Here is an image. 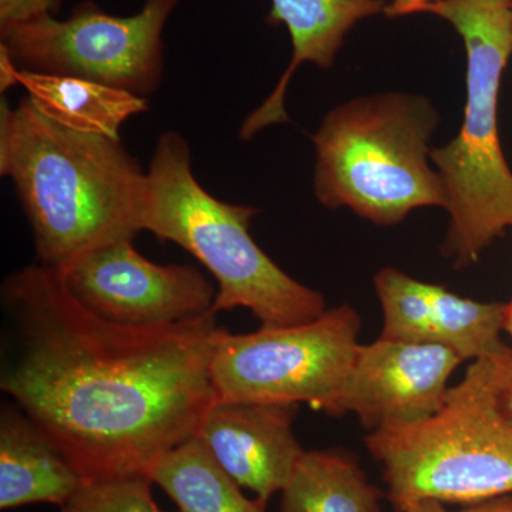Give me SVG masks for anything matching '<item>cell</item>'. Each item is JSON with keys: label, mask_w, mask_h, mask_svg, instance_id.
Masks as SVG:
<instances>
[{"label": "cell", "mask_w": 512, "mask_h": 512, "mask_svg": "<svg viewBox=\"0 0 512 512\" xmlns=\"http://www.w3.org/2000/svg\"><path fill=\"white\" fill-rule=\"evenodd\" d=\"M0 296L10 330L0 390L83 481L150 477L217 400V313L157 328L117 325L37 262L6 276Z\"/></svg>", "instance_id": "obj_1"}, {"label": "cell", "mask_w": 512, "mask_h": 512, "mask_svg": "<svg viewBox=\"0 0 512 512\" xmlns=\"http://www.w3.org/2000/svg\"><path fill=\"white\" fill-rule=\"evenodd\" d=\"M0 175L15 187L32 229L37 264L63 272L141 229L146 171L116 138L77 133L32 101L0 103Z\"/></svg>", "instance_id": "obj_2"}, {"label": "cell", "mask_w": 512, "mask_h": 512, "mask_svg": "<svg viewBox=\"0 0 512 512\" xmlns=\"http://www.w3.org/2000/svg\"><path fill=\"white\" fill-rule=\"evenodd\" d=\"M255 207L218 200L192 171L187 140L158 137L146 171L141 229L198 259L218 284L214 312L248 309L264 328L291 326L326 312L322 293L286 274L252 238Z\"/></svg>", "instance_id": "obj_3"}, {"label": "cell", "mask_w": 512, "mask_h": 512, "mask_svg": "<svg viewBox=\"0 0 512 512\" xmlns=\"http://www.w3.org/2000/svg\"><path fill=\"white\" fill-rule=\"evenodd\" d=\"M510 362H471L439 412L367 434L394 510L419 501L471 505L512 495V421L501 404Z\"/></svg>", "instance_id": "obj_4"}, {"label": "cell", "mask_w": 512, "mask_h": 512, "mask_svg": "<svg viewBox=\"0 0 512 512\" xmlns=\"http://www.w3.org/2000/svg\"><path fill=\"white\" fill-rule=\"evenodd\" d=\"M424 12L450 22L467 50L463 126L430 151L450 215L441 252L466 268L512 228V173L498 133L501 77L512 55V0H439Z\"/></svg>", "instance_id": "obj_5"}, {"label": "cell", "mask_w": 512, "mask_h": 512, "mask_svg": "<svg viewBox=\"0 0 512 512\" xmlns=\"http://www.w3.org/2000/svg\"><path fill=\"white\" fill-rule=\"evenodd\" d=\"M439 120L430 100L414 94H376L336 107L312 136L315 197L380 227L417 208H446V188L429 164Z\"/></svg>", "instance_id": "obj_6"}, {"label": "cell", "mask_w": 512, "mask_h": 512, "mask_svg": "<svg viewBox=\"0 0 512 512\" xmlns=\"http://www.w3.org/2000/svg\"><path fill=\"white\" fill-rule=\"evenodd\" d=\"M362 319L350 305L319 318L251 333L218 330L211 379L218 400L306 403L328 414L359 348Z\"/></svg>", "instance_id": "obj_7"}, {"label": "cell", "mask_w": 512, "mask_h": 512, "mask_svg": "<svg viewBox=\"0 0 512 512\" xmlns=\"http://www.w3.org/2000/svg\"><path fill=\"white\" fill-rule=\"evenodd\" d=\"M180 0H146L114 16L90 0L69 18L42 16L0 29V50L19 70L79 77L146 97L163 80V30Z\"/></svg>", "instance_id": "obj_8"}, {"label": "cell", "mask_w": 512, "mask_h": 512, "mask_svg": "<svg viewBox=\"0 0 512 512\" xmlns=\"http://www.w3.org/2000/svg\"><path fill=\"white\" fill-rule=\"evenodd\" d=\"M134 239L80 256L63 275L74 298L100 318L157 328L214 312L218 288L191 265H158L138 254Z\"/></svg>", "instance_id": "obj_9"}, {"label": "cell", "mask_w": 512, "mask_h": 512, "mask_svg": "<svg viewBox=\"0 0 512 512\" xmlns=\"http://www.w3.org/2000/svg\"><path fill=\"white\" fill-rule=\"evenodd\" d=\"M461 363L443 346L379 336L357 348L328 414H355L369 433L419 423L439 412Z\"/></svg>", "instance_id": "obj_10"}, {"label": "cell", "mask_w": 512, "mask_h": 512, "mask_svg": "<svg viewBox=\"0 0 512 512\" xmlns=\"http://www.w3.org/2000/svg\"><path fill=\"white\" fill-rule=\"evenodd\" d=\"M375 289L383 313L380 338L443 346L463 362L511 360L503 340L508 303L464 298L396 268L377 272Z\"/></svg>", "instance_id": "obj_11"}, {"label": "cell", "mask_w": 512, "mask_h": 512, "mask_svg": "<svg viewBox=\"0 0 512 512\" xmlns=\"http://www.w3.org/2000/svg\"><path fill=\"white\" fill-rule=\"evenodd\" d=\"M298 404L215 400L194 437L241 488L268 504L305 453L293 423Z\"/></svg>", "instance_id": "obj_12"}, {"label": "cell", "mask_w": 512, "mask_h": 512, "mask_svg": "<svg viewBox=\"0 0 512 512\" xmlns=\"http://www.w3.org/2000/svg\"><path fill=\"white\" fill-rule=\"evenodd\" d=\"M384 9L382 0H272L268 20L288 28L292 59L271 96L242 123L239 137L251 140L265 128L288 123L285 93L296 69L302 63L332 67L349 30Z\"/></svg>", "instance_id": "obj_13"}, {"label": "cell", "mask_w": 512, "mask_h": 512, "mask_svg": "<svg viewBox=\"0 0 512 512\" xmlns=\"http://www.w3.org/2000/svg\"><path fill=\"white\" fill-rule=\"evenodd\" d=\"M79 471L15 403L0 412V510L66 504L82 487Z\"/></svg>", "instance_id": "obj_14"}, {"label": "cell", "mask_w": 512, "mask_h": 512, "mask_svg": "<svg viewBox=\"0 0 512 512\" xmlns=\"http://www.w3.org/2000/svg\"><path fill=\"white\" fill-rule=\"evenodd\" d=\"M22 86L28 99L46 119L77 133L120 140L123 124L146 113V97L79 77L55 76L19 70L0 50L2 92Z\"/></svg>", "instance_id": "obj_15"}, {"label": "cell", "mask_w": 512, "mask_h": 512, "mask_svg": "<svg viewBox=\"0 0 512 512\" xmlns=\"http://www.w3.org/2000/svg\"><path fill=\"white\" fill-rule=\"evenodd\" d=\"M382 498L352 454L305 450L281 491V512H382Z\"/></svg>", "instance_id": "obj_16"}, {"label": "cell", "mask_w": 512, "mask_h": 512, "mask_svg": "<svg viewBox=\"0 0 512 512\" xmlns=\"http://www.w3.org/2000/svg\"><path fill=\"white\" fill-rule=\"evenodd\" d=\"M180 512H266L222 470L197 437L168 451L150 473Z\"/></svg>", "instance_id": "obj_17"}, {"label": "cell", "mask_w": 512, "mask_h": 512, "mask_svg": "<svg viewBox=\"0 0 512 512\" xmlns=\"http://www.w3.org/2000/svg\"><path fill=\"white\" fill-rule=\"evenodd\" d=\"M153 484L146 476L83 481L59 512H165L154 500Z\"/></svg>", "instance_id": "obj_18"}, {"label": "cell", "mask_w": 512, "mask_h": 512, "mask_svg": "<svg viewBox=\"0 0 512 512\" xmlns=\"http://www.w3.org/2000/svg\"><path fill=\"white\" fill-rule=\"evenodd\" d=\"M62 3L63 0H0V29L42 16H56Z\"/></svg>", "instance_id": "obj_19"}, {"label": "cell", "mask_w": 512, "mask_h": 512, "mask_svg": "<svg viewBox=\"0 0 512 512\" xmlns=\"http://www.w3.org/2000/svg\"><path fill=\"white\" fill-rule=\"evenodd\" d=\"M402 512H512V495L483 501V503L466 505L463 510H447L446 504L439 501H419L403 508Z\"/></svg>", "instance_id": "obj_20"}, {"label": "cell", "mask_w": 512, "mask_h": 512, "mask_svg": "<svg viewBox=\"0 0 512 512\" xmlns=\"http://www.w3.org/2000/svg\"><path fill=\"white\" fill-rule=\"evenodd\" d=\"M439 0H393L389 6H386L384 12L389 16L409 15V13L424 12L427 6Z\"/></svg>", "instance_id": "obj_21"}, {"label": "cell", "mask_w": 512, "mask_h": 512, "mask_svg": "<svg viewBox=\"0 0 512 512\" xmlns=\"http://www.w3.org/2000/svg\"><path fill=\"white\" fill-rule=\"evenodd\" d=\"M501 404H503L504 413L512 421V379L505 384L503 394H501Z\"/></svg>", "instance_id": "obj_22"}, {"label": "cell", "mask_w": 512, "mask_h": 512, "mask_svg": "<svg viewBox=\"0 0 512 512\" xmlns=\"http://www.w3.org/2000/svg\"><path fill=\"white\" fill-rule=\"evenodd\" d=\"M505 333H508L511 339V362L510 366H508V373H510V379H512V299L511 302L508 303V313H507V326H505Z\"/></svg>", "instance_id": "obj_23"}]
</instances>
